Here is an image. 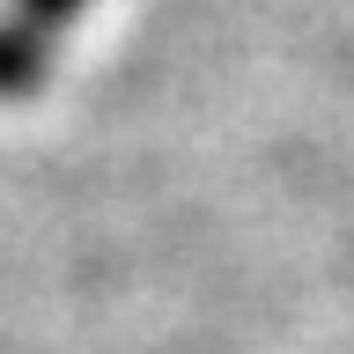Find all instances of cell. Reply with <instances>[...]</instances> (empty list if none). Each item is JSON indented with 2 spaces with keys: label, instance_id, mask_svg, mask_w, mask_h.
Wrapping results in <instances>:
<instances>
[{
  "label": "cell",
  "instance_id": "cell-1",
  "mask_svg": "<svg viewBox=\"0 0 354 354\" xmlns=\"http://www.w3.org/2000/svg\"><path fill=\"white\" fill-rule=\"evenodd\" d=\"M44 74V30L30 15H15V22H0V88L15 96V88H30Z\"/></svg>",
  "mask_w": 354,
  "mask_h": 354
},
{
  "label": "cell",
  "instance_id": "cell-2",
  "mask_svg": "<svg viewBox=\"0 0 354 354\" xmlns=\"http://www.w3.org/2000/svg\"><path fill=\"white\" fill-rule=\"evenodd\" d=\"M74 8H82V0H22V15L37 22V30H52V22H66Z\"/></svg>",
  "mask_w": 354,
  "mask_h": 354
}]
</instances>
